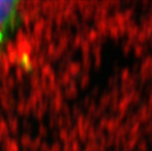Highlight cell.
Here are the masks:
<instances>
[{
  "instance_id": "obj_1",
  "label": "cell",
  "mask_w": 152,
  "mask_h": 151,
  "mask_svg": "<svg viewBox=\"0 0 152 151\" xmlns=\"http://www.w3.org/2000/svg\"><path fill=\"white\" fill-rule=\"evenodd\" d=\"M20 2L0 1V49L10 39L20 23Z\"/></svg>"
}]
</instances>
